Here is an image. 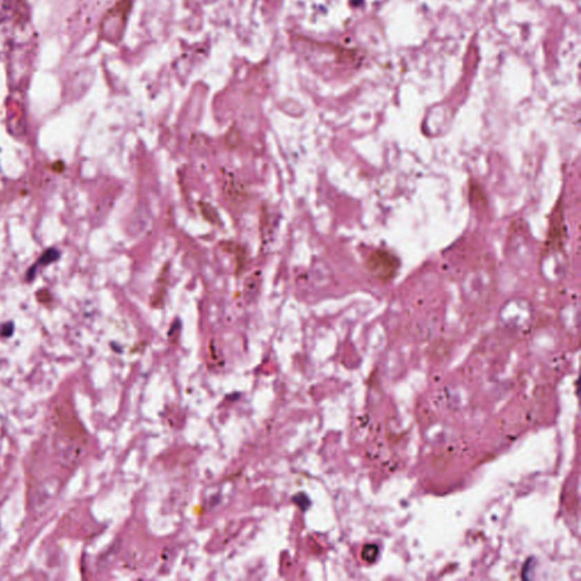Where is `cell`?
I'll list each match as a JSON object with an SVG mask.
<instances>
[{"label": "cell", "instance_id": "obj_2", "mask_svg": "<svg viewBox=\"0 0 581 581\" xmlns=\"http://www.w3.org/2000/svg\"><path fill=\"white\" fill-rule=\"evenodd\" d=\"M378 554H379V549H378L374 544H367L363 550H362V559L365 560V562L374 563L377 560Z\"/></svg>", "mask_w": 581, "mask_h": 581}, {"label": "cell", "instance_id": "obj_1", "mask_svg": "<svg viewBox=\"0 0 581 581\" xmlns=\"http://www.w3.org/2000/svg\"><path fill=\"white\" fill-rule=\"evenodd\" d=\"M367 268L372 276L386 283L397 276L400 268V260L390 251L377 250L369 256Z\"/></svg>", "mask_w": 581, "mask_h": 581}]
</instances>
